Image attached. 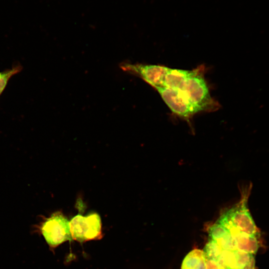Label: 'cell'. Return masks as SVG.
<instances>
[{"instance_id":"1","label":"cell","mask_w":269,"mask_h":269,"mask_svg":"<svg viewBox=\"0 0 269 269\" xmlns=\"http://www.w3.org/2000/svg\"><path fill=\"white\" fill-rule=\"evenodd\" d=\"M202 67L189 70L180 90L197 113L212 111L219 108L218 103L211 97L203 76Z\"/></svg>"},{"instance_id":"2","label":"cell","mask_w":269,"mask_h":269,"mask_svg":"<svg viewBox=\"0 0 269 269\" xmlns=\"http://www.w3.org/2000/svg\"><path fill=\"white\" fill-rule=\"evenodd\" d=\"M69 225L72 239L79 243L102 237L101 220L97 213H91L85 216L78 214L71 220Z\"/></svg>"},{"instance_id":"3","label":"cell","mask_w":269,"mask_h":269,"mask_svg":"<svg viewBox=\"0 0 269 269\" xmlns=\"http://www.w3.org/2000/svg\"><path fill=\"white\" fill-rule=\"evenodd\" d=\"M40 230L46 243L52 248L72 239L69 221L60 211L53 213L46 218L41 224Z\"/></svg>"},{"instance_id":"4","label":"cell","mask_w":269,"mask_h":269,"mask_svg":"<svg viewBox=\"0 0 269 269\" xmlns=\"http://www.w3.org/2000/svg\"><path fill=\"white\" fill-rule=\"evenodd\" d=\"M120 67L124 71L138 76L155 89L164 87L169 68L159 65L130 63H123Z\"/></svg>"},{"instance_id":"5","label":"cell","mask_w":269,"mask_h":269,"mask_svg":"<svg viewBox=\"0 0 269 269\" xmlns=\"http://www.w3.org/2000/svg\"><path fill=\"white\" fill-rule=\"evenodd\" d=\"M155 89L172 112L176 115L189 118L197 113L180 90L167 87Z\"/></svg>"},{"instance_id":"6","label":"cell","mask_w":269,"mask_h":269,"mask_svg":"<svg viewBox=\"0 0 269 269\" xmlns=\"http://www.w3.org/2000/svg\"><path fill=\"white\" fill-rule=\"evenodd\" d=\"M255 260L254 255L237 250H223L220 262L225 269L242 268Z\"/></svg>"},{"instance_id":"7","label":"cell","mask_w":269,"mask_h":269,"mask_svg":"<svg viewBox=\"0 0 269 269\" xmlns=\"http://www.w3.org/2000/svg\"><path fill=\"white\" fill-rule=\"evenodd\" d=\"M208 240L218 245L224 250H235V242L229 231L220 224L215 222L208 229Z\"/></svg>"},{"instance_id":"8","label":"cell","mask_w":269,"mask_h":269,"mask_svg":"<svg viewBox=\"0 0 269 269\" xmlns=\"http://www.w3.org/2000/svg\"><path fill=\"white\" fill-rule=\"evenodd\" d=\"M234 239L236 249L254 255L259 249L257 236H251L243 232H235L231 234Z\"/></svg>"},{"instance_id":"9","label":"cell","mask_w":269,"mask_h":269,"mask_svg":"<svg viewBox=\"0 0 269 269\" xmlns=\"http://www.w3.org/2000/svg\"><path fill=\"white\" fill-rule=\"evenodd\" d=\"M181 269H206V260L203 250L194 249L183 260Z\"/></svg>"},{"instance_id":"10","label":"cell","mask_w":269,"mask_h":269,"mask_svg":"<svg viewBox=\"0 0 269 269\" xmlns=\"http://www.w3.org/2000/svg\"><path fill=\"white\" fill-rule=\"evenodd\" d=\"M188 72L189 70L169 68L163 87L180 89Z\"/></svg>"},{"instance_id":"11","label":"cell","mask_w":269,"mask_h":269,"mask_svg":"<svg viewBox=\"0 0 269 269\" xmlns=\"http://www.w3.org/2000/svg\"><path fill=\"white\" fill-rule=\"evenodd\" d=\"M223 250L216 243L208 240V242L204 247L203 251L206 259L213 260L219 263Z\"/></svg>"},{"instance_id":"12","label":"cell","mask_w":269,"mask_h":269,"mask_svg":"<svg viewBox=\"0 0 269 269\" xmlns=\"http://www.w3.org/2000/svg\"><path fill=\"white\" fill-rule=\"evenodd\" d=\"M22 66L19 63H15L11 68L0 71V96L1 95L10 79L21 72Z\"/></svg>"},{"instance_id":"13","label":"cell","mask_w":269,"mask_h":269,"mask_svg":"<svg viewBox=\"0 0 269 269\" xmlns=\"http://www.w3.org/2000/svg\"><path fill=\"white\" fill-rule=\"evenodd\" d=\"M206 269H225L218 262L211 259H206Z\"/></svg>"},{"instance_id":"14","label":"cell","mask_w":269,"mask_h":269,"mask_svg":"<svg viewBox=\"0 0 269 269\" xmlns=\"http://www.w3.org/2000/svg\"><path fill=\"white\" fill-rule=\"evenodd\" d=\"M255 260L252 261L246 266L238 269H255Z\"/></svg>"}]
</instances>
